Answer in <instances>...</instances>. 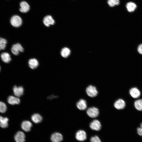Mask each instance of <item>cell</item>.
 I'll return each instance as SVG.
<instances>
[{"label": "cell", "mask_w": 142, "mask_h": 142, "mask_svg": "<svg viewBox=\"0 0 142 142\" xmlns=\"http://www.w3.org/2000/svg\"><path fill=\"white\" fill-rule=\"evenodd\" d=\"M24 50L23 48L21 45L17 43L13 44L11 48V51L15 55H18L20 52H22Z\"/></svg>", "instance_id": "cell-6"}, {"label": "cell", "mask_w": 142, "mask_h": 142, "mask_svg": "<svg viewBox=\"0 0 142 142\" xmlns=\"http://www.w3.org/2000/svg\"><path fill=\"white\" fill-rule=\"evenodd\" d=\"M137 6L136 4L132 2H129L126 5V8L129 12H134L136 9Z\"/></svg>", "instance_id": "cell-20"}, {"label": "cell", "mask_w": 142, "mask_h": 142, "mask_svg": "<svg viewBox=\"0 0 142 142\" xmlns=\"http://www.w3.org/2000/svg\"><path fill=\"white\" fill-rule=\"evenodd\" d=\"M107 3L110 7H113L119 5L120 1L119 0H107Z\"/></svg>", "instance_id": "cell-24"}, {"label": "cell", "mask_w": 142, "mask_h": 142, "mask_svg": "<svg viewBox=\"0 0 142 142\" xmlns=\"http://www.w3.org/2000/svg\"><path fill=\"white\" fill-rule=\"evenodd\" d=\"M43 22L45 26L48 27L50 25H53L55 23V21L51 16L48 15L44 18Z\"/></svg>", "instance_id": "cell-11"}, {"label": "cell", "mask_w": 142, "mask_h": 142, "mask_svg": "<svg viewBox=\"0 0 142 142\" xmlns=\"http://www.w3.org/2000/svg\"><path fill=\"white\" fill-rule=\"evenodd\" d=\"M8 118L7 117L0 116V127L3 129L7 128L8 126Z\"/></svg>", "instance_id": "cell-17"}, {"label": "cell", "mask_w": 142, "mask_h": 142, "mask_svg": "<svg viewBox=\"0 0 142 142\" xmlns=\"http://www.w3.org/2000/svg\"><path fill=\"white\" fill-rule=\"evenodd\" d=\"M20 11L22 13H26L29 10L30 7L28 4L26 2L23 1L20 3Z\"/></svg>", "instance_id": "cell-14"}, {"label": "cell", "mask_w": 142, "mask_h": 142, "mask_svg": "<svg viewBox=\"0 0 142 142\" xmlns=\"http://www.w3.org/2000/svg\"><path fill=\"white\" fill-rule=\"evenodd\" d=\"M1 67H0V70H1Z\"/></svg>", "instance_id": "cell-32"}, {"label": "cell", "mask_w": 142, "mask_h": 142, "mask_svg": "<svg viewBox=\"0 0 142 142\" xmlns=\"http://www.w3.org/2000/svg\"><path fill=\"white\" fill-rule=\"evenodd\" d=\"M129 93L131 95L135 98L139 97L140 94V91L136 87L131 88L130 90Z\"/></svg>", "instance_id": "cell-16"}, {"label": "cell", "mask_w": 142, "mask_h": 142, "mask_svg": "<svg viewBox=\"0 0 142 142\" xmlns=\"http://www.w3.org/2000/svg\"><path fill=\"white\" fill-rule=\"evenodd\" d=\"M134 105L135 108L137 110L142 111V99H139L135 101Z\"/></svg>", "instance_id": "cell-23"}, {"label": "cell", "mask_w": 142, "mask_h": 142, "mask_svg": "<svg viewBox=\"0 0 142 142\" xmlns=\"http://www.w3.org/2000/svg\"><path fill=\"white\" fill-rule=\"evenodd\" d=\"M86 92L87 95L89 97H93L97 95L98 92L96 87L94 86L90 85L86 89Z\"/></svg>", "instance_id": "cell-4"}, {"label": "cell", "mask_w": 142, "mask_h": 142, "mask_svg": "<svg viewBox=\"0 0 142 142\" xmlns=\"http://www.w3.org/2000/svg\"><path fill=\"white\" fill-rule=\"evenodd\" d=\"M14 139L16 142H25L26 135L23 132L19 131L14 134Z\"/></svg>", "instance_id": "cell-1"}, {"label": "cell", "mask_w": 142, "mask_h": 142, "mask_svg": "<svg viewBox=\"0 0 142 142\" xmlns=\"http://www.w3.org/2000/svg\"><path fill=\"white\" fill-rule=\"evenodd\" d=\"M87 113L89 117L94 118L98 116L99 111L97 108L95 107H92L89 108L87 110Z\"/></svg>", "instance_id": "cell-7"}, {"label": "cell", "mask_w": 142, "mask_h": 142, "mask_svg": "<svg viewBox=\"0 0 142 142\" xmlns=\"http://www.w3.org/2000/svg\"><path fill=\"white\" fill-rule=\"evenodd\" d=\"M125 103L124 101L122 99H119L114 103V106L118 109H123L125 106Z\"/></svg>", "instance_id": "cell-13"}, {"label": "cell", "mask_w": 142, "mask_h": 142, "mask_svg": "<svg viewBox=\"0 0 142 142\" xmlns=\"http://www.w3.org/2000/svg\"><path fill=\"white\" fill-rule=\"evenodd\" d=\"M7 110V106L6 104L3 102L0 101V112L5 113Z\"/></svg>", "instance_id": "cell-26"}, {"label": "cell", "mask_w": 142, "mask_h": 142, "mask_svg": "<svg viewBox=\"0 0 142 142\" xmlns=\"http://www.w3.org/2000/svg\"><path fill=\"white\" fill-rule=\"evenodd\" d=\"M70 50L68 48L65 47L61 50V55L64 58H67L70 55Z\"/></svg>", "instance_id": "cell-22"}, {"label": "cell", "mask_w": 142, "mask_h": 142, "mask_svg": "<svg viewBox=\"0 0 142 142\" xmlns=\"http://www.w3.org/2000/svg\"><path fill=\"white\" fill-rule=\"evenodd\" d=\"M31 119L34 123L38 124L42 121L43 120V118L39 114L35 113L31 116Z\"/></svg>", "instance_id": "cell-15"}, {"label": "cell", "mask_w": 142, "mask_h": 142, "mask_svg": "<svg viewBox=\"0 0 142 142\" xmlns=\"http://www.w3.org/2000/svg\"><path fill=\"white\" fill-rule=\"evenodd\" d=\"M10 23L13 26L16 27H18L22 25V20L19 16L18 15H14L11 18Z\"/></svg>", "instance_id": "cell-2"}, {"label": "cell", "mask_w": 142, "mask_h": 142, "mask_svg": "<svg viewBox=\"0 0 142 142\" xmlns=\"http://www.w3.org/2000/svg\"><path fill=\"white\" fill-rule=\"evenodd\" d=\"M137 50L139 53L142 54V44H141L138 46Z\"/></svg>", "instance_id": "cell-28"}, {"label": "cell", "mask_w": 142, "mask_h": 142, "mask_svg": "<svg viewBox=\"0 0 142 142\" xmlns=\"http://www.w3.org/2000/svg\"><path fill=\"white\" fill-rule=\"evenodd\" d=\"M75 138L77 140L80 141H83L87 139V135L85 131L80 130L76 133Z\"/></svg>", "instance_id": "cell-8"}, {"label": "cell", "mask_w": 142, "mask_h": 142, "mask_svg": "<svg viewBox=\"0 0 142 142\" xmlns=\"http://www.w3.org/2000/svg\"><path fill=\"white\" fill-rule=\"evenodd\" d=\"M7 43V41L5 39L0 38V50L5 49Z\"/></svg>", "instance_id": "cell-25"}, {"label": "cell", "mask_w": 142, "mask_h": 142, "mask_svg": "<svg viewBox=\"0 0 142 142\" xmlns=\"http://www.w3.org/2000/svg\"><path fill=\"white\" fill-rule=\"evenodd\" d=\"M77 106L79 109L81 110H84L87 107L86 102L84 99H81L77 103Z\"/></svg>", "instance_id": "cell-18"}, {"label": "cell", "mask_w": 142, "mask_h": 142, "mask_svg": "<svg viewBox=\"0 0 142 142\" xmlns=\"http://www.w3.org/2000/svg\"><path fill=\"white\" fill-rule=\"evenodd\" d=\"M91 142H101L99 137L97 136L92 137L90 139Z\"/></svg>", "instance_id": "cell-27"}, {"label": "cell", "mask_w": 142, "mask_h": 142, "mask_svg": "<svg viewBox=\"0 0 142 142\" xmlns=\"http://www.w3.org/2000/svg\"><path fill=\"white\" fill-rule=\"evenodd\" d=\"M137 131L138 134L140 136H142V128H138L137 129Z\"/></svg>", "instance_id": "cell-29"}, {"label": "cell", "mask_w": 142, "mask_h": 142, "mask_svg": "<svg viewBox=\"0 0 142 142\" xmlns=\"http://www.w3.org/2000/svg\"><path fill=\"white\" fill-rule=\"evenodd\" d=\"M50 139L51 142H61L63 140V136L60 133L55 132L51 134Z\"/></svg>", "instance_id": "cell-3"}, {"label": "cell", "mask_w": 142, "mask_h": 142, "mask_svg": "<svg viewBox=\"0 0 142 142\" xmlns=\"http://www.w3.org/2000/svg\"><path fill=\"white\" fill-rule=\"evenodd\" d=\"M7 102L9 104L14 105L19 104L20 102V100L17 97L10 96L8 98Z\"/></svg>", "instance_id": "cell-12"}, {"label": "cell", "mask_w": 142, "mask_h": 142, "mask_svg": "<svg viewBox=\"0 0 142 142\" xmlns=\"http://www.w3.org/2000/svg\"><path fill=\"white\" fill-rule=\"evenodd\" d=\"M2 61L6 63H9L11 60L10 55L7 52H3L1 55Z\"/></svg>", "instance_id": "cell-19"}, {"label": "cell", "mask_w": 142, "mask_h": 142, "mask_svg": "<svg viewBox=\"0 0 142 142\" xmlns=\"http://www.w3.org/2000/svg\"><path fill=\"white\" fill-rule=\"evenodd\" d=\"M13 91L14 95L18 97H21L23 94L24 89L22 86L17 87L15 85L13 87Z\"/></svg>", "instance_id": "cell-9"}, {"label": "cell", "mask_w": 142, "mask_h": 142, "mask_svg": "<svg viewBox=\"0 0 142 142\" xmlns=\"http://www.w3.org/2000/svg\"><path fill=\"white\" fill-rule=\"evenodd\" d=\"M55 97H56V96H54V95H51L49 97H48V98H48L50 99H52V98H54Z\"/></svg>", "instance_id": "cell-30"}, {"label": "cell", "mask_w": 142, "mask_h": 142, "mask_svg": "<svg viewBox=\"0 0 142 142\" xmlns=\"http://www.w3.org/2000/svg\"><path fill=\"white\" fill-rule=\"evenodd\" d=\"M32 126V123L28 120H24L23 121L21 124V127L22 129L26 132H30Z\"/></svg>", "instance_id": "cell-5"}, {"label": "cell", "mask_w": 142, "mask_h": 142, "mask_svg": "<svg viewBox=\"0 0 142 142\" xmlns=\"http://www.w3.org/2000/svg\"><path fill=\"white\" fill-rule=\"evenodd\" d=\"M140 128H142V123L140 124Z\"/></svg>", "instance_id": "cell-31"}, {"label": "cell", "mask_w": 142, "mask_h": 142, "mask_svg": "<svg viewBox=\"0 0 142 142\" xmlns=\"http://www.w3.org/2000/svg\"><path fill=\"white\" fill-rule=\"evenodd\" d=\"M90 127L92 130L98 131L100 129L101 125L98 120H94L90 123Z\"/></svg>", "instance_id": "cell-10"}, {"label": "cell", "mask_w": 142, "mask_h": 142, "mask_svg": "<svg viewBox=\"0 0 142 142\" xmlns=\"http://www.w3.org/2000/svg\"><path fill=\"white\" fill-rule=\"evenodd\" d=\"M28 64L29 67L32 69L37 68L39 64L38 60L35 58L30 59L29 61Z\"/></svg>", "instance_id": "cell-21"}]
</instances>
